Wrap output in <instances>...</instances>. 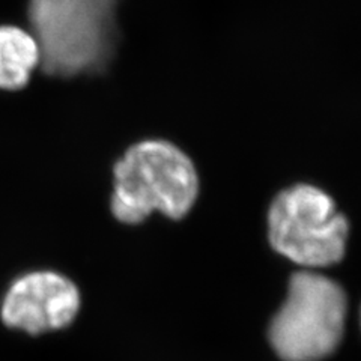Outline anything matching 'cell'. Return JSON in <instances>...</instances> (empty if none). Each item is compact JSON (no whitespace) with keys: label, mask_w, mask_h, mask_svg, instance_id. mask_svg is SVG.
<instances>
[{"label":"cell","mask_w":361,"mask_h":361,"mask_svg":"<svg viewBox=\"0 0 361 361\" xmlns=\"http://www.w3.org/2000/svg\"><path fill=\"white\" fill-rule=\"evenodd\" d=\"M119 0H29L39 65L50 75L97 73L115 51Z\"/></svg>","instance_id":"obj_1"},{"label":"cell","mask_w":361,"mask_h":361,"mask_svg":"<svg viewBox=\"0 0 361 361\" xmlns=\"http://www.w3.org/2000/svg\"><path fill=\"white\" fill-rule=\"evenodd\" d=\"M199 178L190 158L175 145L146 140L131 146L115 166L111 211L127 224H137L160 211L183 219L195 205Z\"/></svg>","instance_id":"obj_2"},{"label":"cell","mask_w":361,"mask_h":361,"mask_svg":"<svg viewBox=\"0 0 361 361\" xmlns=\"http://www.w3.org/2000/svg\"><path fill=\"white\" fill-rule=\"evenodd\" d=\"M346 295L334 280L300 271L289 281L288 298L269 325V342L285 361H319L341 343Z\"/></svg>","instance_id":"obj_3"},{"label":"cell","mask_w":361,"mask_h":361,"mask_svg":"<svg viewBox=\"0 0 361 361\" xmlns=\"http://www.w3.org/2000/svg\"><path fill=\"white\" fill-rule=\"evenodd\" d=\"M269 243L298 265L337 264L345 255L348 221L334 200L313 185H295L274 199L268 214Z\"/></svg>","instance_id":"obj_4"},{"label":"cell","mask_w":361,"mask_h":361,"mask_svg":"<svg viewBox=\"0 0 361 361\" xmlns=\"http://www.w3.org/2000/svg\"><path fill=\"white\" fill-rule=\"evenodd\" d=\"M80 309V293L71 280L38 271L17 279L2 304L4 322L29 334L65 329Z\"/></svg>","instance_id":"obj_5"},{"label":"cell","mask_w":361,"mask_h":361,"mask_svg":"<svg viewBox=\"0 0 361 361\" xmlns=\"http://www.w3.org/2000/svg\"><path fill=\"white\" fill-rule=\"evenodd\" d=\"M39 59L38 44L30 32L13 25L0 26V89L25 87Z\"/></svg>","instance_id":"obj_6"}]
</instances>
